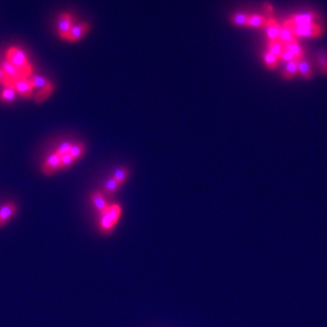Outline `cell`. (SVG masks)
Here are the masks:
<instances>
[{"label":"cell","instance_id":"cell-1","mask_svg":"<svg viewBox=\"0 0 327 327\" xmlns=\"http://www.w3.org/2000/svg\"><path fill=\"white\" fill-rule=\"evenodd\" d=\"M6 59L10 61L23 75L24 78L29 79L33 75V67L31 66L24 51L18 47H11L6 50Z\"/></svg>","mask_w":327,"mask_h":327},{"label":"cell","instance_id":"cell-2","mask_svg":"<svg viewBox=\"0 0 327 327\" xmlns=\"http://www.w3.org/2000/svg\"><path fill=\"white\" fill-rule=\"evenodd\" d=\"M294 36L297 37H306V38H316L320 37L325 33V28L318 23L303 25L290 27Z\"/></svg>","mask_w":327,"mask_h":327},{"label":"cell","instance_id":"cell-3","mask_svg":"<svg viewBox=\"0 0 327 327\" xmlns=\"http://www.w3.org/2000/svg\"><path fill=\"white\" fill-rule=\"evenodd\" d=\"M318 14L314 12V11H309V12L297 13L291 16L290 18H287L283 25L286 27H297V26H303V25L312 24V23H316L315 21L317 20Z\"/></svg>","mask_w":327,"mask_h":327},{"label":"cell","instance_id":"cell-4","mask_svg":"<svg viewBox=\"0 0 327 327\" xmlns=\"http://www.w3.org/2000/svg\"><path fill=\"white\" fill-rule=\"evenodd\" d=\"M74 26V18L69 13H62L58 20H57V32L60 36L61 39H64L67 37L68 33L71 30Z\"/></svg>","mask_w":327,"mask_h":327},{"label":"cell","instance_id":"cell-5","mask_svg":"<svg viewBox=\"0 0 327 327\" xmlns=\"http://www.w3.org/2000/svg\"><path fill=\"white\" fill-rule=\"evenodd\" d=\"M13 87L15 88L18 95L24 99L30 98L34 90V86L32 85L30 80L27 78L18 79V81L14 83Z\"/></svg>","mask_w":327,"mask_h":327},{"label":"cell","instance_id":"cell-6","mask_svg":"<svg viewBox=\"0 0 327 327\" xmlns=\"http://www.w3.org/2000/svg\"><path fill=\"white\" fill-rule=\"evenodd\" d=\"M88 30H89V25L85 22L74 25L71 30L68 33L67 37L65 38V40L71 43L79 42L86 35Z\"/></svg>","mask_w":327,"mask_h":327},{"label":"cell","instance_id":"cell-7","mask_svg":"<svg viewBox=\"0 0 327 327\" xmlns=\"http://www.w3.org/2000/svg\"><path fill=\"white\" fill-rule=\"evenodd\" d=\"M60 156H58L54 152V154L49 156V158H47V160L45 161V163L43 164L42 167H41L43 174L45 176H52L60 168Z\"/></svg>","mask_w":327,"mask_h":327},{"label":"cell","instance_id":"cell-8","mask_svg":"<svg viewBox=\"0 0 327 327\" xmlns=\"http://www.w3.org/2000/svg\"><path fill=\"white\" fill-rule=\"evenodd\" d=\"M18 207L14 203H6L0 207V227L6 224L17 214Z\"/></svg>","mask_w":327,"mask_h":327},{"label":"cell","instance_id":"cell-9","mask_svg":"<svg viewBox=\"0 0 327 327\" xmlns=\"http://www.w3.org/2000/svg\"><path fill=\"white\" fill-rule=\"evenodd\" d=\"M1 68H2L4 74L6 75V78L9 79L13 84L16 81H18V79L24 78L23 75L18 70V68L15 67L12 63L10 61L7 60V59H5L4 62L2 63Z\"/></svg>","mask_w":327,"mask_h":327},{"label":"cell","instance_id":"cell-10","mask_svg":"<svg viewBox=\"0 0 327 327\" xmlns=\"http://www.w3.org/2000/svg\"><path fill=\"white\" fill-rule=\"evenodd\" d=\"M266 33L268 41H272L274 39H277L279 37V33L281 29V26L274 18H268L267 19V23L265 26Z\"/></svg>","mask_w":327,"mask_h":327},{"label":"cell","instance_id":"cell-11","mask_svg":"<svg viewBox=\"0 0 327 327\" xmlns=\"http://www.w3.org/2000/svg\"><path fill=\"white\" fill-rule=\"evenodd\" d=\"M91 202L96 207L99 215L102 213L107 211V209L109 208V205L107 203V201L104 197V194L101 192H96L91 195Z\"/></svg>","mask_w":327,"mask_h":327},{"label":"cell","instance_id":"cell-12","mask_svg":"<svg viewBox=\"0 0 327 327\" xmlns=\"http://www.w3.org/2000/svg\"><path fill=\"white\" fill-rule=\"evenodd\" d=\"M297 66H298V73H299V75H301L303 77V79H312L313 74H314L313 69L311 67L310 63L304 57L298 59Z\"/></svg>","mask_w":327,"mask_h":327},{"label":"cell","instance_id":"cell-13","mask_svg":"<svg viewBox=\"0 0 327 327\" xmlns=\"http://www.w3.org/2000/svg\"><path fill=\"white\" fill-rule=\"evenodd\" d=\"M297 61L298 59H295V60L290 61L288 63H286L285 69L282 72V77L285 79V80H290V79H295L298 73V66H297Z\"/></svg>","mask_w":327,"mask_h":327},{"label":"cell","instance_id":"cell-14","mask_svg":"<svg viewBox=\"0 0 327 327\" xmlns=\"http://www.w3.org/2000/svg\"><path fill=\"white\" fill-rule=\"evenodd\" d=\"M285 44L282 42L279 38L272 40V41H268L267 43V51L274 54L278 59L283 53V51L285 50Z\"/></svg>","mask_w":327,"mask_h":327},{"label":"cell","instance_id":"cell-15","mask_svg":"<svg viewBox=\"0 0 327 327\" xmlns=\"http://www.w3.org/2000/svg\"><path fill=\"white\" fill-rule=\"evenodd\" d=\"M285 49L289 50L297 59H301V58L304 57V51H303L302 46L298 42L297 38L294 39L291 42L285 44Z\"/></svg>","mask_w":327,"mask_h":327},{"label":"cell","instance_id":"cell-16","mask_svg":"<svg viewBox=\"0 0 327 327\" xmlns=\"http://www.w3.org/2000/svg\"><path fill=\"white\" fill-rule=\"evenodd\" d=\"M267 23V18L259 14H253L249 16L248 27H254V28H263L265 27Z\"/></svg>","mask_w":327,"mask_h":327},{"label":"cell","instance_id":"cell-17","mask_svg":"<svg viewBox=\"0 0 327 327\" xmlns=\"http://www.w3.org/2000/svg\"><path fill=\"white\" fill-rule=\"evenodd\" d=\"M54 86L53 84L49 85V86L45 87V88H42L40 90H38V92L36 93V96L34 97V101L35 103L40 104L44 102L45 100H47L53 93L54 91Z\"/></svg>","mask_w":327,"mask_h":327},{"label":"cell","instance_id":"cell-18","mask_svg":"<svg viewBox=\"0 0 327 327\" xmlns=\"http://www.w3.org/2000/svg\"><path fill=\"white\" fill-rule=\"evenodd\" d=\"M18 93L15 90L13 86H6L4 87V89L1 93L0 99L3 103H12L16 100Z\"/></svg>","mask_w":327,"mask_h":327},{"label":"cell","instance_id":"cell-19","mask_svg":"<svg viewBox=\"0 0 327 327\" xmlns=\"http://www.w3.org/2000/svg\"><path fill=\"white\" fill-rule=\"evenodd\" d=\"M106 214L109 217V219L112 221V223L115 225V224L118 222L120 216H121V207H120V206H118L117 204L109 206V208L106 211Z\"/></svg>","mask_w":327,"mask_h":327},{"label":"cell","instance_id":"cell-20","mask_svg":"<svg viewBox=\"0 0 327 327\" xmlns=\"http://www.w3.org/2000/svg\"><path fill=\"white\" fill-rule=\"evenodd\" d=\"M248 14L244 12L235 13L231 16V22L238 27H247L249 19Z\"/></svg>","mask_w":327,"mask_h":327},{"label":"cell","instance_id":"cell-21","mask_svg":"<svg viewBox=\"0 0 327 327\" xmlns=\"http://www.w3.org/2000/svg\"><path fill=\"white\" fill-rule=\"evenodd\" d=\"M279 39L284 43V44H287V43L293 41L294 39H296V37L294 36L293 32L291 30L290 27H286L285 25L281 26V29H280V33H279Z\"/></svg>","mask_w":327,"mask_h":327},{"label":"cell","instance_id":"cell-22","mask_svg":"<svg viewBox=\"0 0 327 327\" xmlns=\"http://www.w3.org/2000/svg\"><path fill=\"white\" fill-rule=\"evenodd\" d=\"M122 186L118 183V182L115 180V178L113 177H110L109 179H108L106 183H105V186H104V190L106 192V194H109V195H112V194H115V192L121 188Z\"/></svg>","mask_w":327,"mask_h":327},{"label":"cell","instance_id":"cell-23","mask_svg":"<svg viewBox=\"0 0 327 327\" xmlns=\"http://www.w3.org/2000/svg\"><path fill=\"white\" fill-rule=\"evenodd\" d=\"M29 80L34 86V88H38L39 90L52 84L48 79L42 78L40 76H37V75H32L29 78Z\"/></svg>","mask_w":327,"mask_h":327},{"label":"cell","instance_id":"cell-24","mask_svg":"<svg viewBox=\"0 0 327 327\" xmlns=\"http://www.w3.org/2000/svg\"><path fill=\"white\" fill-rule=\"evenodd\" d=\"M85 147L84 144L82 143H74L71 146V149L69 151V155L72 157L75 161H78L79 158H82V156L85 154Z\"/></svg>","mask_w":327,"mask_h":327},{"label":"cell","instance_id":"cell-25","mask_svg":"<svg viewBox=\"0 0 327 327\" xmlns=\"http://www.w3.org/2000/svg\"><path fill=\"white\" fill-rule=\"evenodd\" d=\"M100 219H99V226L100 229L104 233H109L110 231L113 229V227L115 226V224L112 223V221L109 219V217L107 216L106 211L100 214Z\"/></svg>","mask_w":327,"mask_h":327},{"label":"cell","instance_id":"cell-26","mask_svg":"<svg viewBox=\"0 0 327 327\" xmlns=\"http://www.w3.org/2000/svg\"><path fill=\"white\" fill-rule=\"evenodd\" d=\"M128 176H129V170L127 169V167H125V166H120V167H117L114 171L112 177L115 178L116 181L118 182L121 186H123L124 183L127 180Z\"/></svg>","mask_w":327,"mask_h":327},{"label":"cell","instance_id":"cell-27","mask_svg":"<svg viewBox=\"0 0 327 327\" xmlns=\"http://www.w3.org/2000/svg\"><path fill=\"white\" fill-rule=\"evenodd\" d=\"M279 59L272 53H270L269 51L265 52L264 54V62L266 64L267 68L269 69H275L277 66H278Z\"/></svg>","mask_w":327,"mask_h":327},{"label":"cell","instance_id":"cell-28","mask_svg":"<svg viewBox=\"0 0 327 327\" xmlns=\"http://www.w3.org/2000/svg\"><path fill=\"white\" fill-rule=\"evenodd\" d=\"M75 162H76V161H75V160L73 159L72 157L69 155V153H68V154H66V155H64L63 157H61L60 168H59V170L67 169L68 167H70Z\"/></svg>","mask_w":327,"mask_h":327},{"label":"cell","instance_id":"cell-29","mask_svg":"<svg viewBox=\"0 0 327 327\" xmlns=\"http://www.w3.org/2000/svg\"><path fill=\"white\" fill-rule=\"evenodd\" d=\"M72 144L73 143H70V142H65V143L61 144V145L57 147V149L55 150V153H56L58 156L63 157L64 155H66V154H68V153H69L70 149H71Z\"/></svg>","mask_w":327,"mask_h":327},{"label":"cell","instance_id":"cell-30","mask_svg":"<svg viewBox=\"0 0 327 327\" xmlns=\"http://www.w3.org/2000/svg\"><path fill=\"white\" fill-rule=\"evenodd\" d=\"M295 59H297V58H296L295 55L292 54L290 51L287 50L285 48V50L283 51V53L281 54L280 58H279V60L284 61V62H286V63H288L290 61L295 60Z\"/></svg>","mask_w":327,"mask_h":327},{"label":"cell","instance_id":"cell-31","mask_svg":"<svg viewBox=\"0 0 327 327\" xmlns=\"http://www.w3.org/2000/svg\"><path fill=\"white\" fill-rule=\"evenodd\" d=\"M0 85H3L4 87H6V86H14V84L12 82L7 79L6 77V75L3 72L2 68L0 67Z\"/></svg>","mask_w":327,"mask_h":327},{"label":"cell","instance_id":"cell-32","mask_svg":"<svg viewBox=\"0 0 327 327\" xmlns=\"http://www.w3.org/2000/svg\"><path fill=\"white\" fill-rule=\"evenodd\" d=\"M265 7H266V9L267 10V12H272V7L270 4H268V3H266L265 4Z\"/></svg>","mask_w":327,"mask_h":327},{"label":"cell","instance_id":"cell-33","mask_svg":"<svg viewBox=\"0 0 327 327\" xmlns=\"http://www.w3.org/2000/svg\"><path fill=\"white\" fill-rule=\"evenodd\" d=\"M323 70V72H324V74H326L327 75V64H326V66H325V67L322 69Z\"/></svg>","mask_w":327,"mask_h":327}]
</instances>
